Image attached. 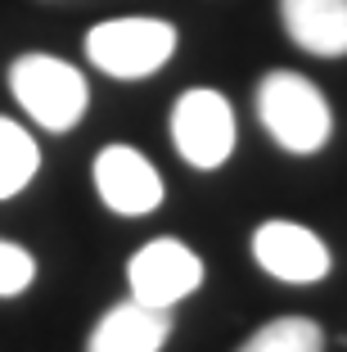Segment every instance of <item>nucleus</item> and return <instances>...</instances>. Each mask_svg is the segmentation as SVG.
<instances>
[{
	"instance_id": "nucleus-1",
	"label": "nucleus",
	"mask_w": 347,
	"mask_h": 352,
	"mask_svg": "<svg viewBox=\"0 0 347 352\" xmlns=\"http://www.w3.org/2000/svg\"><path fill=\"white\" fill-rule=\"evenodd\" d=\"M257 118L289 154H316V149H325L329 131H334V113H329L320 86L306 82L302 73H289V68H276L262 77Z\"/></svg>"
},
{
	"instance_id": "nucleus-2",
	"label": "nucleus",
	"mask_w": 347,
	"mask_h": 352,
	"mask_svg": "<svg viewBox=\"0 0 347 352\" xmlns=\"http://www.w3.org/2000/svg\"><path fill=\"white\" fill-rule=\"evenodd\" d=\"M10 91L27 109V118L45 131H72L86 118L91 86L82 68L54 59V54H23L10 68Z\"/></svg>"
},
{
	"instance_id": "nucleus-3",
	"label": "nucleus",
	"mask_w": 347,
	"mask_h": 352,
	"mask_svg": "<svg viewBox=\"0 0 347 352\" xmlns=\"http://www.w3.org/2000/svg\"><path fill=\"white\" fill-rule=\"evenodd\" d=\"M176 54V28L163 19H109L86 32V59L109 77L140 82Z\"/></svg>"
},
{
	"instance_id": "nucleus-4",
	"label": "nucleus",
	"mask_w": 347,
	"mask_h": 352,
	"mask_svg": "<svg viewBox=\"0 0 347 352\" xmlns=\"http://www.w3.org/2000/svg\"><path fill=\"white\" fill-rule=\"evenodd\" d=\"M172 145L199 172H212L235 154V109L221 91H185L172 109Z\"/></svg>"
},
{
	"instance_id": "nucleus-5",
	"label": "nucleus",
	"mask_w": 347,
	"mask_h": 352,
	"mask_svg": "<svg viewBox=\"0 0 347 352\" xmlns=\"http://www.w3.org/2000/svg\"><path fill=\"white\" fill-rule=\"evenodd\" d=\"M131 280V298L149 302V307H167L172 311L181 298L203 285V258L181 239H149L126 267Z\"/></svg>"
},
{
	"instance_id": "nucleus-6",
	"label": "nucleus",
	"mask_w": 347,
	"mask_h": 352,
	"mask_svg": "<svg viewBox=\"0 0 347 352\" xmlns=\"http://www.w3.org/2000/svg\"><path fill=\"white\" fill-rule=\"evenodd\" d=\"M253 258L266 276L284 280V285H316L329 276L325 239L298 221H262L253 235Z\"/></svg>"
},
{
	"instance_id": "nucleus-7",
	"label": "nucleus",
	"mask_w": 347,
	"mask_h": 352,
	"mask_svg": "<svg viewBox=\"0 0 347 352\" xmlns=\"http://www.w3.org/2000/svg\"><path fill=\"white\" fill-rule=\"evenodd\" d=\"M95 190L100 199L122 212V217H144L163 204V176L140 149L131 145H109L95 158Z\"/></svg>"
},
{
	"instance_id": "nucleus-8",
	"label": "nucleus",
	"mask_w": 347,
	"mask_h": 352,
	"mask_svg": "<svg viewBox=\"0 0 347 352\" xmlns=\"http://www.w3.org/2000/svg\"><path fill=\"white\" fill-rule=\"evenodd\" d=\"M167 339H172V311L126 298L100 316L86 352H163Z\"/></svg>"
},
{
	"instance_id": "nucleus-9",
	"label": "nucleus",
	"mask_w": 347,
	"mask_h": 352,
	"mask_svg": "<svg viewBox=\"0 0 347 352\" xmlns=\"http://www.w3.org/2000/svg\"><path fill=\"white\" fill-rule=\"evenodd\" d=\"M289 41L320 59L347 54V0H280Z\"/></svg>"
},
{
	"instance_id": "nucleus-10",
	"label": "nucleus",
	"mask_w": 347,
	"mask_h": 352,
	"mask_svg": "<svg viewBox=\"0 0 347 352\" xmlns=\"http://www.w3.org/2000/svg\"><path fill=\"white\" fill-rule=\"evenodd\" d=\"M41 167V149L14 118H0V199H14L27 190V181Z\"/></svg>"
},
{
	"instance_id": "nucleus-11",
	"label": "nucleus",
	"mask_w": 347,
	"mask_h": 352,
	"mask_svg": "<svg viewBox=\"0 0 347 352\" xmlns=\"http://www.w3.org/2000/svg\"><path fill=\"white\" fill-rule=\"evenodd\" d=\"M239 352H325V330L311 316H280L248 334Z\"/></svg>"
},
{
	"instance_id": "nucleus-12",
	"label": "nucleus",
	"mask_w": 347,
	"mask_h": 352,
	"mask_svg": "<svg viewBox=\"0 0 347 352\" xmlns=\"http://www.w3.org/2000/svg\"><path fill=\"white\" fill-rule=\"evenodd\" d=\"M32 280H36V258L23 244L0 239V298H19Z\"/></svg>"
}]
</instances>
